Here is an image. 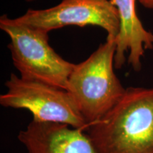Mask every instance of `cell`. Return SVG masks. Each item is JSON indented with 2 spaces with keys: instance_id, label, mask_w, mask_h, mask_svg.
<instances>
[{
  "instance_id": "1",
  "label": "cell",
  "mask_w": 153,
  "mask_h": 153,
  "mask_svg": "<svg viewBox=\"0 0 153 153\" xmlns=\"http://www.w3.org/2000/svg\"><path fill=\"white\" fill-rule=\"evenodd\" d=\"M99 153H153V88L130 87L85 130Z\"/></svg>"
},
{
  "instance_id": "6",
  "label": "cell",
  "mask_w": 153,
  "mask_h": 153,
  "mask_svg": "<svg viewBox=\"0 0 153 153\" xmlns=\"http://www.w3.org/2000/svg\"><path fill=\"white\" fill-rule=\"evenodd\" d=\"M18 139L28 153H99L85 129L33 119Z\"/></svg>"
},
{
  "instance_id": "7",
  "label": "cell",
  "mask_w": 153,
  "mask_h": 153,
  "mask_svg": "<svg viewBox=\"0 0 153 153\" xmlns=\"http://www.w3.org/2000/svg\"><path fill=\"white\" fill-rule=\"evenodd\" d=\"M117 9L120 30L116 39L114 67L120 69L126 62V53L129 52L128 62L136 72L141 70V58L145 50L153 49V33L143 27L137 16L135 0H110Z\"/></svg>"
},
{
  "instance_id": "8",
  "label": "cell",
  "mask_w": 153,
  "mask_h": 153,
  "mask_svg": "<svg viewBox=\"0 0 153 153\" xmlns=\"http://www.w3.org/2000/svg\"><path fill=\"white\" fill-rule=\"evenodd\" d=\"M138 1L145 8L153 9V0H138Z\"/></svg>"
},
{
  "instance_id": "2",
  "label": "cell",
  "mask_w": 153,
  "mask_h": 153,
  "mask_svg": "<svg viewBox=\"0 0 153 153\" xmlns=\"http://www.w3.org/2000/svg\"><path fill=\"white\" fill-rule=\"evenodd\" d=\"M116 43L106 40L87 60L75 65L66 90L88 126L101 120L123 97L126 89L114 71Z\"/></svg>"
},
{
  "instance_id": "5",
  "label": "cell",
  "mask_w": 153,
  "mask_h": 153,
  "mask_svg": "<svg viewBox=\"0 0 153 153\" xmlns=\"http://www.w3.org/2000/svg\"><path fill=\"white\" fill-rule=\"evenodd\" d=\"M16 19L47 33L68 26H99L107 32L106 40L116 41L120 30L118 11L110 0H62L49 9H28Z\"/></svg>"
},
{
  "instance_id": "9",
  "label": "cell",
  "mask_w": 153,
  "mask_h": 153,
  "mask_svg": "<svg viewBox=\"0 0 153 153\" xmlns=\"http://www.w3.org/2000/svg\"><path fill=\"white\" fill-rule=\"evenodd\" d=\"M26 1H33V0H26Z\"/></svg>"
},
{
  "instance_id": "3",
  "label": "cell",
  "mask_w": 153,
  "mask_h": 153,
  "mask_svg": "<svg viewBox=\"0 0 153 153\" xmlns=\"http://www.w3.org/2000/svg\"><path fill=\"white\" fill-rule=\"evenodd\" d=\"M0 28L10 38L8 48L21 77L66 90L75 65L62 58L50 45L48 33L6 14L0 17Z\"/></svg>"
},
{
  "instance_id": "4",
  "label": "cell",
  "mask_w": 153,
  "mask_h": 153,
  "mask_svg": "<svg viewBox=\"0 0 153 153\" xmlns=\"http://www.w3.org/2000/svg\"><path fill=\"white\" fill-rule=\"evenodd\" d=\"M7 92L0 96L4 107L26 109L39 121L68 124L74 128L89 127L75 101L65 89L11 74L5 83Z\"/></svg>"
}]
</instances>
